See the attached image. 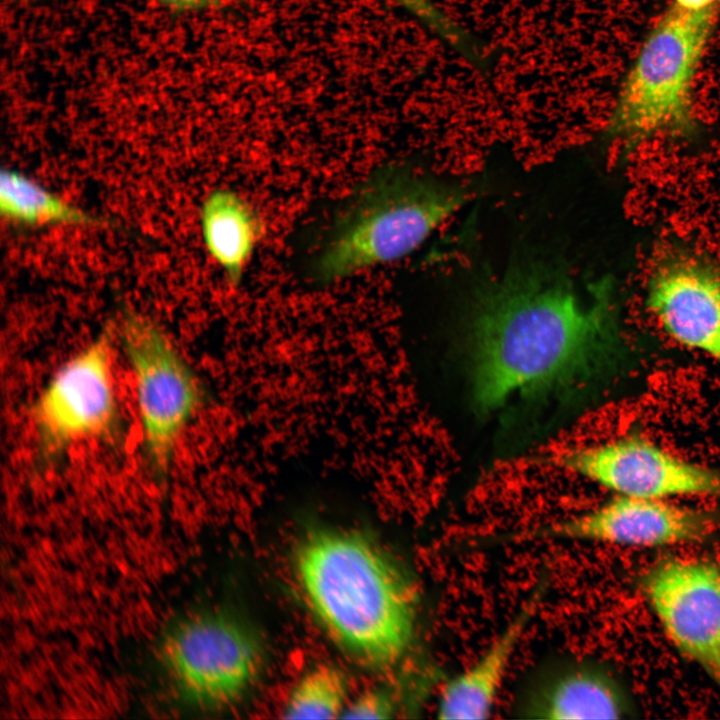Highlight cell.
I'll use <instances>...</instances> for the list:
<instances>
[{"instance_id":"1","label":"cell","mask_w":720,"mask_h":720,"mask_svg":"<svg viewBox=\"0 0 720 720\" xmlns=\"http://www.w3.org/2000/svg\"><path fill=\"white\" fill-rule=\"evenodd\" d=\"M607 287L568 266L512 261L478 277L463 314L470 393L484 414L567 401L596 372L612 333Z\"/></svg>"},{"instance_id":"2","label":"cell","mask_w":720,"mask_h":720,"mask_svg":"<svg viewBox=\"0 0 720 720\" xmlns=\"http://www.w3.org/2000/svg\"><path fill=\"white\" fill-rule=\"evenodd\" d=\"M293 566L312 614L345 652L375 669L403 658L414 637L417 591L385 547L355 529L317 527L299 540Z\"/></svg>"},{"instance_id":"3","label":"cell","mask_w":720,"mask_h":720,"mask_svg":"<svg viewBox=\"0 0 720 720\" xmlns=\"http://www.w3.org/2000/svg\"><path fill=\"white\" fill-rule=\"evenodd\" d=\"M465 183L404 163L376 168L334 216L312 264L328 285L401 260L470 199Z\"/></svg>"},{"instance_id":"4","label":"cell","mask_w":720,"mask_h":720,"mask_svg":"<svg viewBox=\"0 0 720 720\" xmlns=\"http://www.w3.org/2000/svg\"><path fill=\"white\" fill-rule=\"evenodd\" d=\"M720 6L691 11L675 4L658 19L620 87L605 128L627 147L693 124L692 85Z\"/></svg>"},{"instance_id":"5","label":"cell","mask_w":720,"mask_h":720,"mask_svg":"<svg viewBox=\"0 0 720 720\" xmlns=\"http://www.w3.org/2000/svg\"><path fill=\"white\" fill-rule=\"evenodd\" d=\"M161 656L184 699L214 710L243 700L260 680L267 659L256 629L223 611L199 612L176 622L163 637Z\"/></svg>"},{"instance_id":"6","label":"cell","mask_w":720,"mask_h":720,"mask_svg":"<svg viewBox=\"0 0 720 720\" xmlns=\"http://www.w3.org/2000/svg\"><path fill=\"white\" fill-rule=\"evenodd\" d=\"M120 337L133 375L144 453L153 472L163 477L183 431L202 404L200 381L171 338L150 318L126 313Z\"/></svg>"},{"instance_id":"7","label":"cell","mask_w":720,"mask_h":720,"mask_svg":"<svg viewBox=\"0 0 720 720\" xmlns=\"http://www.w3.org/2000/svg\"><path fill=\"white\" fill-rule=\"evenodd\" d=\"M111 344L106 330L66 360L34 401L32 420L45 455L117 432L120 414Z\"/></svg>"},{"instance_id":"8","label":"cell","mask_w":720,"mask_h":720,"mask_svg":"<svg viewBox=\"0 0 720 720\" xmlns=\"http://www.w3.org/2000/svg\"><path fill=\"white\" fill-rule=\"evenodd\" d=\"M639 586L671 645L720 691V564L667 556L641 574Z\"/></svg>"},{"instance_id":"9","label":"cell","mask_w":720,"mask_h":720,"mask_svg":"<svg viewBox=\"0 0 720 720\" xmlns=\"http://www.w3.org/2000/svg\"><path fill=\"white\" fill-rule=\"evenodd\" d=\"M556 463L616 495L720 497V470L682 458L640 435L568 448Z\"/></svg>"},{"instance_id":"10","label":"cell","mask_w":720,"mask_h":720,"mask_svg":"<svg viewBox=\"0 0 720 720\" xmlns=\"http://www.w3.org/2000/svg\"><path fill=\"white\" fill-rule=\"evenodd\" d=\"M719 527L720 517L710 510L670 499L615 495L590 511L546 527L538 535L655 548L703 542Z\"/></svg>"},{"instance_id":"11","label":"cell","mask_w":720,"mask_h":720,"mask_svg":"<svg viewBox=\"0 0 720 720\" xmlns=\"http://www.w3.org/2000/svg\"><path fill=\"white\" fill-rule=\"evenodd\" d=\"M646 305L678 344L720 364V266L687 251L662 256L651 269Z\"/></svg>"},{"instance_id":"12","label":"cell","mask_w":720,"mask_h":720,"mask_svg":"<svg viewBox=\"0 0 720 720\" xmlns=\"http://www.w3.org/2000/svg\"><path fill=\"white\" fill-rule=\"evenodd\" d=\"M534 593L481 656L443 687L437 704L440 719L488 718L520 638L540 603Z\"/></svg>"},{"instance_id":"13","label":"cell","mask_w":720,"mask_h":720,"mask_svg":"<svg viewBox=\"0 0 720 720\" xmlns=\"http://www.w3.org/2000/svg\"><path fill=\"white\" fill-rule=\"evenodd\" d=\"M537 719H618L634 711L622 684L598 666L561 672L543 684L525 710Z\"/></svg>"},{"instance_id":"14","label":"cell","mask_w":720,"mask_h":720,"mask_svg":"<svg viewBox=\"0 0 720 720\" xmlns=\"http://www.w3.org/2000/svg\"><path fill=\"white\" fill-rule=\"evenodd\" d=\"M204 248L231 285H238L264 232L258 211L239 192L230 188L211 190L199 214Z\"/></svg>"},{"instance_id":"15","label":"cell","mask_w":720,"mask_h":720,"mask_svg":"<svg viewBox=\"0 0 720 720\" xmlns=\"http://www.w3.org/2000/svg\"><path fill=\"white\" fill-rule=\"evenodd\" d=\"M0 212L24 227H93L100 220L28 175L11 168L0 173Z\"/></svg>"},{"instance_id":"16","label":"cell","mask_w":720,"mask_h":720,"mask_svg":"<svg viewBox=\"0 0 720 720\" xmlns=\"http://www.w3.org/2000/svg\"><path fill=\"white\" fill-rule=\"evenodd\" d=\"M349 683L337 666L319 663L306 670L296 681L286 699V719H335L349 703Z\"/></svg>"},{"instance_id":"17","label":"cell","mask_w":720,"mask_h":720,"mask_svg":"<svg viewBox=\"0 0 720 720\" xmlns=\"http://www.w3.org/2000/svg\"><path fill=\"white\" fill-rule=\"evenodd\" d=\"M416 17L440 39L468 58L476 46L469 34L431 0H389Z\"/></svg>"},{"instance_id":"18","label":"cell","mask_w":720,"mask_h":720,"mask_svg":"<svg viewBox=\"0 0 720 720\" xmlns=\"http://www.w3.org/2000/svg\"><path fill=\"white\" fill-rule=\"evenodd\" d=\"M396 711L391 694L384 688H370L349 700L344 719H389Z\"/></svg>"},{"instance_id":"19","label":"cell","mask_w":720,"mask_h":720,"mask_svg":"<svg viewBox=\"0 0 720 720\" xmlns=\"http://www.w3.org/2000/svg\"><path fill=\"white\" fill-rule=\"evenodd\" d=\"M160 6L175 12H192L213 7L225 0H154Z\"/></svg>"},{"instance_id":"20","label":"cell","mask_w":720,"mask_h":720,"mask_svg":"<svg viewBox=\"0 0 720 720\" xmlns=\"http://www.w3.org/2000/svg\"><path fill=\"white\" fill-rule=\"evenodd\" d=\"M674 4L686 10L699 11L720 6V0H674Z\"/></svg>"}]
</instances>
